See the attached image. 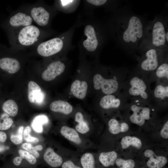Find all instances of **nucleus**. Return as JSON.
I'll return each mask as SVG.
<instances>
[{
  "label": "nucleus",
  "mask_w": 168,
  "mask_h": 168,
  "mask_svg": "<svg viewBox=\"0 0 168 168\" xmlns=\"http://www.w3.org/2000/svg\"><path fill=\"white\" fill-rule=\"evenodd\" d=\"M62 168H81L75 165L72 161L68 160L63 163Z\"/></svg>",
  "instance_id": "38"
},
{
  "label": "nucleus",
  "mask_w": 168,
  "mask_h": 168,
  "mask_svg": "<svg viewBox=\"0 0 168 168\" xmlns=\"http://www.w3.org/2000/svg\"><path fill=\"white\" fill-rule=\"evenodd\" d=\"M121 144L124 149L128 148L130 146L140 149L142 146V143L140 139L135 137L130 136L124 137L121 140Z\"/></svg>",
  "instance_id": "25"
},
{
  "label": "nucleus",
  "mask_w": 168,
  "mask_h": 168,
  "mask_svg": "<svg viewBox=\"0 0 168 168\" xmlns=\"http://www.w3.org/2000/svg\"><path fill=\"white\" fill-rule=\"evenodd\" d=\"M7 114H3L0 119V130H5L9 129L13 124V120L9 118L8 115L6 116Z\"/></svg>",
  "instance_id": "30"
},
{
  "label": "nucleus",
  "mask_w": 168,
  "mask_h": 168,
  "mask_svg": "<svg viewBox=\"0 0 168 168\" xmlns=\"http://www.w3.org/2000/svg\"><path fill=\"white\" fill-rule=\"evenodd\" d=\"M152 104L154 106H165L168 104V83L156 82L152 90Z\"/></svg>",
  "instance_id": "9"
},
{
  "label": "nucleus",
  "mask_w": 168,
  "mask_h": 168,
  "mask_svg": "<svg viewBox=\"0 0 168 168\" xmlns=\"http://www.w3.org/2000/svg\"><path fill=\"white\" fill-rule=\"evenodd\" d=\"M9 148L8 146L0 144V153L4 152Z\"/></svg>",
  "instance_id": "41"
},
{
  "label": "nucleus",
  "mask_w": 168,
  "mask_h": 168,
  "mask_svg": "<svg viewBox=\"0 0 168 168\" xmlns=\"http://www.w3.org/2000/svg\"><path fill=\"white\" fill-rule=\"evenodd\" d=\"M31 14L35 21L39 26H45L47 24L49 20V12L42 7L33 8Z\"/></svg>",
  "instance_id": "15"
},
{
  "label": "nucleus",
  "mask_w": 168,
  "mask_h": 168,
  "mask_svg": "<svg viewBox=\"0 0 168 168\" xmlns=\"http://www.w3.org/2000/svg\"><path fill=\"white\" fill-rule=\"evenodd\" d=\"M108 129L112 134H117L121 132H125L129 129L128 124L125 122L119 123L116 119L112 118L108 123Z\"/></svg>",
  "instance_id": "23"
},
{
  "label": "nucleus",
  "mask_w": 168,
  "mask_h": 168,
  "mask_svg": "<svg viewBox=\"0 0 168 168\" xmlns=\"http://www.w3.org/2000/svg\"><path fill=\"white\" fill-rule=\"evenodd\" d=\"M151 84L156 82L168 83V58L147 78Z\"/></svg>",
  "instance_id": "12"
},
{
  "label": "nucleus",
  "mask_w": 168,
  "mask_h": 168,
  "mask_svg": "<svg viewBox=\"0 0 168 168\" xmlns=\"http://www.w3.org/2000/svg\"><path fill=\"white\" fill-rule=\"evenodd\" d=\"M60 132L63 136L69 141L78 144L81 143V139L75 129L64 125L61 127Z\"/></svg>",
  "instance_id": "22"
},
{
  "label": "nucleus",
  "mask_w": 168,
  "mask_h": 168,
  "mask_svg": "<svg viewBox=\"0 0 168 168\" xmlns=\"http://www.w3.org/2000/svg\"><path fill=\"white\" fill-rule=\"evenodd\" d=\"M23 130V126H21L18 128L16 134L11 135L10 139L12 142L16 144H20L22 142Z\"/></svg>",
  "instance_id": "31"
},
{
  "label": "nucleus",
  "mask_w": 168,
  "mask_h": 168,
  "mask_svg": "<svg viewBox=\"0 0 168 168\" xmlns=\"http://www.w3.org/2000/svg\"><path fill=\"white\" fill-rule=\"evenodd\" d=\"M34 148L36 150L41 151L42 150L43 147L41 145H38L34 147Z\"/></svg>",
  "instance_id": "42"
},
{
  "label": "nucleus",
  "mask_w": 168,
  "mask_h": 168,
  "mask_svg": "<svg viewBox=\"0 0 168 168\" xmlns=\"http://www.w3.org/2000/svg\"><path fill=\"white\" fill-rule=\"evenodd\" d=\"M18 153L20 156L23 159L26 160L30 164H34L36 162V157L26 151L20 149Z\"/></svg>",
  "instance_id": "33"
},
{
  "label": "nucleus",
  "mask_w": 168,
  "mask_h": 168,
  "mask_svg": "<svg viewBox=\"0 0 168 168\" xmlns=\"http://www.w3.org/2000/svg\"><path fill=\"white\" fill-rule=\"evenodd\" d=\"M117 157V153L114 151H112L101 152L99 155V159L104 166L108 167L114 165Z\"/></svg>",
  "instance_id": "24"
},
{
  "label": "nucleus",
  "mask_w": 168,
  "mask_h": 168,
  "mask_svg": "<svg viewBox=\"0 0 168 168\" xmlns=\"http://www.w3.org/2000/svg\"><path fill=\"white\" fill-rule=\"evenodd\" d=\"M20 68V63L16 59L8 57L0 59V68L9 73H15Z\"/></svg>",
  "instance_id": "17"
},
{
  "label": "nucleus",
  "mask_w": 168,
  "mask_h": 168,
  "mask_svg": "<svg viewBox=\"0 0 168 168\" xmlns=\"http://www.w3.org/2000/svg\"><path fill=\"white\" fill-rule=\"evenodd\" d=\"M75 121L78 123L76 127L77 131L82 134H85L89 131L90 128L86 123L84 121L82 113L78 112L76 114Z\"/></svg>",
  "instance_id": "26"
},
{
  "label": "nucleus",
  "mask_w": 168,
  "mask_h": 168,
  "mask_svg": "<svg viewBox=\"0 0 168 168\" xmlns=\"http://www.w3.org/2000/svg\"><path fill=\"white\" fill-rule=\"evenodd\" d=\"M63 42L60 38H55L40 43L37 52L40 55L49 57L59 52L63 47Z\"/></svg>",
  "instance_id": "8"
},
{
  "label": "nucleus",
  "mask_w": 168,
  "mask_h": 168,
  "mask_svg": "<svg viewBox=\"0 0 168 168\" xmlns=\"http://www.w3.org/2000/svg\"><path fill=\"white\" fill-rule=\"evenodd\" d=\"M7 139L6 134L4 132L0 131V143H4Z\"/></svg>",
  "instance_id": "39"
},
{
  "label": "nucleus",
  "mask_w": 168,
  "mask_h": 168,
  "mask_svg": "<svg viewBox=\"0 0 168 168\" xmlns=\"http://www.w3.org/2000/svg\"><path fill=\"white\" fill-rule=\"evenodd\" d=\"M141 56H136L138 64L134 70L147 78L168 58V49L152 48L147 49Z\"/></svg>",
  "instance_id": "4"
},
{
  "label": "nucleus",
  "mask_w": 168,
  "mask_h": 168,
  "mask_svg": "<svg viewBox=\"0 0 168 168\" xmlns=\"http://www.w3.org/2000/svg\"><path fill=\"white\" fill-rule=\"evenodd\" d=\"M130 102V103L126 104L132 112L129 117L130 121L139 126H142L146 120L150 119V107L154 105L152 104Z\"/></svg>",
  "instance_id": "6"
},
{
  "label": "nucleus",
  "mask_w": 168,
  "mask_h": 168,
  "mask_svg": "<svg viewBox=\"0 0 168 168\" xmlns=\"http://www.w3.org/2000/svg\"><path fill=\"white\" fill-rule=\"evenodd\" d=\"M21 147L23 149L33 155L36 158H38L39 156V153L35 149L34 147L31 144L28 143H25L22 145Z\"/></svg>",
  "instance_id": "35"
},
{
  "label": "nucleus",
  "mask_w": 168,
  "mask_h": 168,
  "mask_svg": "<svg viewBox=\"0 0 168 168\" xmlns=\"http://www.w3.org/2000/svg\"><path fill=\"white\" fill-rule=\"evenodd\" d=\"M49 108L53 111L61 113L66 115L70 114L73 110L72 106L69 103L62 100L52 102L50 105Z\"/></svg>",
  "instance_id": "21"
},
{
  "label": "nucleus",
  "mask_w": 168,
  "mask_h": 168,
  "mask_svg": "<svg viewBox=\"0 0 168 168\" xmlns=\"http://www.w3.org/2000/svg\"><path fill=\"white\" fill-rule=\"evenodd\" d=\"M45 161L50 166L53 167H58L62 164L63 160L62 157L56 153L50 147H48L45 150L43 155Z\"/></svg>",
  "instance_id": "18"
},
{
  "label": "nucleus",
  "mask_w": 168,
  "mask_h": 168,
  "mask_svg": "<svg viewBox=\"0 0 168 168\" xmlns=\"http://www.w3.org/2000/svg\"><path fill=\"white\" fill-rule=\"evenodd\" d=\"M32 21V18L29 16L24 13L18 12L10 18L9 23L13 27L26 26L30 25Z\"/></svg>",
  "instance_id": "20"
},
{
  "label": "nucleus",
  "mask_w": 168,
  "mask_h": 168,
  "mask_svg": "<svg viewBox=\"0 0 168 168\" xmlns=\"http://www.w3.org/2000/svg\"><path fill=\"white\" fill-rule=\"evenodd\" d=\"M80 161L83 168H95L94 158L90 153L83 154L81 158Z\"/></svg>",
  "instance_id": "29"
},
{
  "label": "nucleus",
  "mask_w": 168,
  "mask_h": 168,
  "mask_svg": "<svg viewBox=\"0 0 168 168\" xmlns=\"http://www.w3.org/2000/svg\"><path fill=\"white\" fill-rule=\"evenodd\" d=\"M168 31L167 32L166 36V40L168 42Z\"/></svg>",
  "instance_id": "43"
},
{
  "label": "nucleus",
  "mask_w": 168,
  "mask_h": 168,
  "mask_svg": "<svg viewBox=\"0 0 168 168\" xmlns=\"http://www.w3.org/2000/svg\"><path fill=\"white\" fill-rule=\"evenodd\" d=\"M128 99L123 91L105 95L100 100V107L105 110L118 109L125 106Z\"/></svg>",
  "instance_id": "7"
},
{
  "label": "nucleus",
  "mask_w": 168,
  "mask_h": 168,
  "mask_svg": "<svg viewBox=\"0 0 168 168\" xmlns=\"http://www.w3.org/2000/svg\"><path fill=\"white\" fill-rule=\"evenodd\" d=\"M65 67L64 64L61 61L53 62L43 72L41 75L42 78L46 81L52 80L64 72Z\"/></svg>",
  "instance_id": "11"
},
{
  "label": "nucleus",
  "mask_w": 168,
  "mask_h": 168,
  "mask_svg": "<svg viewBox=\"0 0 168 168\" xmlns=\"http://www.w3.org/2000/svg\"><path fill=\"white\" fill-rule=\"evenodd\" d=\"M168 22L167 14L164 12L155 16L153 20L148 21L138 49L141 54L151 49H168V42L166 39Z\"/></svg>",
  "instance_id": "2"
},
{
  "label": "nucleus",
  "mask_w": 168,
  "mask_h": 168,
  "mask_svg": "<svg viewBox=\"0 0 168 168\" xmlns=\"http://www.w3.org/2000/svg\"><path fill=\"white\" fill-rule=\"evenodd\" d=\"M148 79L134 69L129 72L122 91L131 102L152 104V91Z\"/></svg>",
  "instance_id": "3"
},
{
  "label": "nucleus",
  "mask_w": 168,
  "mask_h": 168,
  "mask_svg": "<svg viewBox=\"0 0 168 168\" xmlns=\"http://www.w3.org/2000/svg\"><path fill=\"white\" fill-rule=\"evenodd\" d=\"M28 97L31 103H40L44 98V94L40 87L36 83L30 81L28 84Z\"/></svg>",
  "instance_id": "16"
},
{
  "label": "nucleus",
  "mask_w": 168,
  "mask_h": 168,
  "mask_svg": "<svg viewBox=\"0 0 168 168\" xmlns=\"http://www.w3.org/2000/svg\"><path fill=\"white\" fill-rule=\"evenodd\" d=\"M22 160V159L20 156L16 157L13 159V163L16 166H19L21 163Z\"/></svg>",
  "instance_id": "40"
},
{
  "label": "nucleus",
  "mask_w": 168,
  "mask_h": 168,
  "mask_svg": "<svg viewBox=\"0 0 168 168\" xmlns=\"http://www.w3.org/2000/svg\"><path fill=\"white\" fill-rule=\"evenodd\" d=\"M31 131L30 128L29 126H27L24 131V139L28 142L36 143L39 142V139L36 137H34L30 135V133Z\"/></svg>",
  "instance_id": "34"
},
{
  "label": "nucleus",
  "mask_w": 168,
  "mask_h": 168,
  "mask_svg": "<svg viewBox=\"0 0 168 168\" xmlns=\"http://www.w3.org/2000/svg\"><path fill=\"white\" fill-rule=\"evenodd\" d=\"M144 155L149 158L147 165L149 168H162L167 162L166 157L156 156L152 151L150 149L146 150L144 152Z\"/></svg>",
  "instance_id": "14"
},
{
  "label": "nucleus",
  "mask_w": 168,
  "mask_h": 168,
  "mask_svg": "<svg viewBox=\"0 0 168 168\" xmlns=\"http://www.w3.org/2000/svg\"><path fill=\"white\" fill-rule=\"evenodd\" d=\"M114 19V31L117 42L127 53L134 54L143 38L148 21L133 13L127 6L117 9Z\"/></svg>",
  "instance_id": "1"
},
{
  "label": "nucleus",
  "mask_w": 168,
  "mask_h": 168,
  "mask_svg": "<svg viewBox=\"0 0 168 168\" xmlns=\"http://www.w3.org/2000/svg\"><path fill=\"white\" fill-rule=\"evenodd\" d=\"M87 87V84L86 82H81L77 80L72 84L70 90L74 96L79 99H83L86 95Z\"/></svg>",
  "instance_id": "19"
},
{
  "label": "nucleus",
  "mask_w": 168,
  "mask_h": 168,
  "mask_svg": "<svg viewBox=\"0 0 168 168\" xmlns=\"http://www.w3.org/2000/svg\"><path fill=\"white\" fill-rule=\"evenodd\" d=\"M128 73L111 78H106L100 73L93 78L94 87L100 90L104 94L109 95L120 92L122 89Z\"/></svg>",
  "instance_id": "5"
},
{
  "label": "nucleus",
  "mask_w": 168,
  "mask_h": 168,
  "mask_svg": "<svg viewBox=\"0 0 168 168\" xmlns=\"http://www.w3.org/2000/svg\"><path fill=\"white\" fill-rule=\"evenodd\" d=\"M48 118L46 116L39 115L34 118L31 123V125L35 132L41 133L43 131L42 125L48 123Z\"/></svg>",
  "instance_id": "27"
},
{
  "label": "nucleus",
  "mask_w": 168,
  "mask_h": 168,
  "mask_svg": "<svg viewBox=\"0 0 168 168\" xmlns=\"http://www.w3.org/2000/svg\"><path fill=\"white\" fill-rule=\"evenodd\" d=\"M3 111L7 114L12 117L16 116L18 112V106L15 101L10 99L6 101L2 106Z\"/></svg>",
  "instance_id": "28"
},
{
  "label": "nucleus",
  "mask_w": 168,
  "mask_h": 168,
  "mask_svg": "<svg viewBox=\"0 0 168 168\" xmlns=\"http://www.w3.org/2000/svg\"><path fill=\"white\" fill-rule=\"evenodd\" d=\"M160 134L161 137L165 139L168 138V121L167 120L161 130Z\"/></svg>",
  "instance_id": "36"
},
{
  "label": "nucleus",
  "mask_w": 168,
  "mask_h": 168,
  "mask_svg": "<svg viewBox=\"0 0 168 168\" xmlns=\"http://www.w3.org/2000/svg\"><path fill=\"white\" fill-rule=\"evenodd\" d=\"M115 162L119 168H134L135 165L134 160L130 159L125 160L118 158L116 160Z\"/></svg>",
  "instance_id": "32"
},
{
  "label": "nucleus",
  "mask_w": 168,
  "mask_h": 168,
  "mask_svg": "<svg viewBox=\"0 0 168 168\" xmlns=\"http://www.w3.org/2000/svg\"><path fill=\"white\" fill-rule=\"evenodd\" d=\"M40 34V31L37 27L34 25L25 26L19 33V42L23 45H31L38 40Z\"/></svg>",
  "instance_id": "10"
},
{
  "label": "nucleus",
  "mask_w": 168,
  "mask_h": 168,
  "mask_svg": "<svg viewBox=\"0 0 168 168\" xmlns=\"http://www.w3.org/2000/svg\"><path fill=\"white\" fill-rule=\"evenodd\" d=\"M84 33L87 39L83 42V47L89 51H95L99 42L94 27L90 25H86L84 29Z\"/></svg>",
  "instance_id": "13"
},
{
  "label": "nucleus",
  "mask_w": 168,
  "mask_h": 168,
  "mask_svg": "<svg viewBox=\"0 0 168 168\" xmlns=\"http://www.w3.org/2000/svg\"><path fill=\"white\" fill-rule=\"evenodd\" d=\"M86 1L94 5L100 6L106 4L108 1L106 0H87Z\"/></svg>",
  "instance_id": "37"
}]
</instances>
